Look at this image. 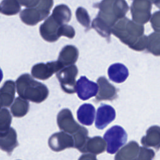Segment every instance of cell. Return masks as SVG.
<instances>
[{
	"label": "cell",
	"instance_id": "obj_1",
	"mask_svg": "<svg viewBox=\"0 0 160 160\" xmlns=\"http://www.w3.org/2000/svg\"><path fill=\"white\" fill-rule=\"evenodd\" d=\"M111 32L129 48L136 51L146 49L148 36L144 34L143 24H138L125 16L116 22Z\"/></svg>",
	"mask_w": 160,
	"mask_h": 160
},
{
	"label": "cell",
	"instance_id": "obj_2",
	"mask_svg": "<svg viewBox=\"0 0 160 160\" xmlns=\"http://www.w3.org/2000/svg\"><path fill=\"white\" fill-rule=\"evenodd\" d=\"M19 96L35 103L45 101L49 95V89L43 83L34 80L28 73L20 75L16 81Z\"/></svg>",
	"mask_w": 160,
	"mask_h": 160
},
{
	"label": "cell",
	"instance_id": "obj_3",
	"mask_svg": "<svg viewBox=\"0 0 160 160\" xmlns=\"http://www.w3.org/2000/svg\"><path fill=\"white\" fill-rule=\"evenodd\" d=\"M93 6L99 9L97 15L112 26L125 17L129 10V6L125 0H102Z\"/></svg>",
	"mask_w": 160,
	"mask_h": 160
},
{
	"label": "cell",
	"instance_id": "obj_4",
	"mask_svg": "<svg viewBox=\"0 0 160 160\" xmlns=\"http://www.w3.org/2000/svg\"><path fill=\"white\" fill-rule=\"evenodd\" d=\"M104 139L107 144V152L112 154L126 142L128 134L123 128L116 125L106 131Z\"/></svg>",
	"mask_w": 160,
	"mask_h": 160
},
{
	"label": "cell",
	"instance_id": "obj_5",
	"mask_svg": "<svg viewBox=\"0 0 160 160\" xmlns=\"http://www.w3.org/2000/svg\"><path fill=\"white\" fill-rule=\"evenodd\" d=\"M78 69L76 65L66 66L56 72L62 90L67 94H73L76 92V78Z\"/></svg>",
	"mask_w": 160,
	"mask_h": 160
},
{
	"label": "cell",
	"instance_id": "obj_6",
	"mask_svg": "<svg viewBox=\"0 0 160 160\" xmlns=\"http://www.w3.org/2000/svg\"><path fill=\"white\" fill-rule=\"evenodd\" d=\"M152 0H133L130 7L132 20L140 24L147 23L151 17Z\"/></svg>",
	"mask_w": 160,
	"mask_h": 160
},
{
	"label": "cell",
	"instance_id": "obj_7",
	"mask_svg": "<svg viewBox=\"0 0 160 160\" xmlns=\"http://www.w3.org/2000/svg\"><path fill=\"white\" fill-rule=\"evenodd\" d=\"M63 68L64 67L58 60L46 63L39 62L32 67L31 75L36 79L46 80Z\"/></svg>",
	"mask_w": 160,
	"mask_h": 160
},
{
	"label": "cell",
	"instance_id": "obj_8",
	"mask_svg": "<svg viewBox=\"0 0 160 160\" xmlns=\"http://www.w3.org/2000/svg\"><path fill=\"white\" fill-rule=\"evenodd\" d=\"M48 145L51 150L59 152L67 148H74V139L69 133L62 131L52 134L48 139Z\"/></svg>",
	"mask_w": 160,
	"mask_h": 160
},
{
	"label": "cell",
	"instance_id": "obj_9",
	"mask_svg": "<svg viewBox=\"0 0 160 160\" xmlns=\"http://www.w3.org/2000/svg\"><path fill=\"white\" fill-rule=\"evenodd\" d=\"M61 25L59 24L51 15L48 17L39 26V33L42 38L46 41L53 42L58 40L59 29Z\"/></svg>",
	"mask_w": 160,
	"mask_h": 160
},
{
	"label": "cell",
	"instance_id": "obj_10",
	"mask_svg": "<svg viewBox=\"0 0 160 160\" xmlns=\"http://www.w3.org/2000/svg\"><path fill=\"white\" fill-rule=\"evenodd\" d=\"M56 119L59 128L69 134H73L81 128L74 120L71 111L68 108L61 109L58 112Z\"/></svg>",
	"mask_w": 160,
	"mask_h": 160
},
{
	"label": "cell",
	"instance_id": "obj_11",
	"mask_svg": "<svg viewBox=\"0 0 160 160\" xmlns=\"http://www.w3.org/2000/svg\"><path fill=\"white\" fill-rule=\"evenodd\" d=\"M50 11L39 8H27L20 12L19 17L24 24L34 26L47 18Z\"/></svg>",
	"mask_w": 160,
	"mask_h": 160
},
{
	"label": "cell",
	"instance_id": "obj_12",
	"mask_svg": "<svg viewBox=\"0 0 160 160\" xmlns=\"http://www.w3.org/2000/svg\"><path fill=\"white\" fill-rule=\"evenodd\" d=\"M98 92L96 96V102L101 101H112L118 98V89L111 84L104 76L97 79Z\"/></svg>",
	"mask_w": 160,
	"mask_h": 160
},
{
	"label": "cell",
	"instance_id": "obj_13",
	"mask_svg": "<svg viewBox=\"0 0 160 160\" xmlns=\"http://www.w3.org/2000/svg\"><path fill=\"white\" fill-rule=\"evenodd\" d=\"M98 85L89 80L86 76H81L76 82V92L79 98L85 101L98 94Z\"/></svg>",
	"mask_w": 160,
	"mask_h": 160
},
{
	"label": "cell",
	"instance_id": "obj_14",
	"mask_svg": "<svg viewBox=\"0 0 160 160\" xmlns=\"http://www.w3.org/2000/svg\"><path fill=\"white\" fill-rule=\"evenodd\" d=\"M116 111L110 105L102 104L97 109L95 126L98 129H103L114 120Z\"/></svg>",
	"mask_w": 160,
	"mask_h": 160
},
{
	"label": "cell",
	"instance_id": "obj_15",
	"mask_svg": "<svg viewBox=\"0 0 160 160\" xmlns=\"http://www.w3.org/2000/svg\"><path fill=\"white\" fill-rule=\"evenodd\" d=\"M18 144L17 133L13 128L10 127L9 129L5 131H1L0 147L2 151L10 155Z\"/></svg>",
	"mask_w": 160,
	"mask_h": 160
},
{
	"label": "cell",
	"instance_id": "obj_16",
	"mask_svg": "<svg viewBox=\"0 0 160 160\" xmlns=\"http://www.w3.org/2000/svg\"><path fill=\"white\" fill-rule=\"evenodd\" d=\"M141 142L143 146L158 151L160 149V126L154 125L149 127L146 135L142 137Z\"/></svg>",
	"mask_w": 160,
	"mask_h": 160
},
{
	"label": "cell",
	"instance_id": "obj_17",
	"mask_svg": "<svg viewBox=\"0 0 160 160\" xmlns=\"http://www.w3.org/2000/svg\"><path fill=\"white\" fill-rule=\"evenodd\" d=\"M16 84L11 79L6 81L1 88V108L10 107L14 100Z\"/></svg>",
	"mask_w": 160,
	"mask_h": 160
},
{
	"label": "cell",
	"instance_id": "obj_18",
	"mask_svg": "<svg viewBox=\"0 0 160 160\" xmlns=\"http://www.w3.org/2000/svg\"><path fill=\"white\" fill-rule=\"evenodd\" d=\"M140 146L139 144L134 141H131L126 145L123 146L116 153L114 159L116 160H131L138 159V156L140 152Z\"/></svg>",
	"mask_w": 160,
	"mask_h": 160
},
{
	"label": "cell",
	"instance_id": "obj_19",
	"mask_svg": "<svg viewBox=\"0 0 160 160\" xmlns=\"http://www.w3.org/2000/svg\"><path fill=\"white\" fill-rule=\"evenodd\" d=\"M79 56L78 48L73 45H66L61 50L58 61L64 66L72 65L77 61Z\"/></svg>",
	"mask_w": 160,
	"mask_h": 160
},
{
	"label": "cell",
	"instance_id": "obj_20",
	"mask_svg": "<svg viewBox=\"0 0 160 160\" xmlns=\"http://www.w3.org/2000/svg\"><path fill=\"white\" fill-rule=\"evenodd\" d=\"M108 74L112 81L116 83H122L128 78L129 71L123 64L115 63L108 68Z\"/></svg>",
	"mask_w": 160,
	"mask_h": 160
},
{
	"label": "cell",
	"instance_id": "obj_21",
	"mask_svg": "<svg viewBox=\"0 0 160 160\" xmlns=\"http://www.w3.org/2000/svg\"><path fill=\"white\" fill-rule=\"evenodd\" d=\"M95 117V108L92 104H82L77 111V118L81 124L85 126L92 124Z\"/></svg>",
	"mask_w": 160,
	"mask_h": 160
},
{
	"label": "cell",
	"instance_id": "obj_22",
	"mask_svg": "<svg viewBox=\"0 0 160 160\" xmlns=\"http://www.w3.org/2000/svg\"><path fill=\"white\" fill-rule=\"evenodd\" d=\"M107 149V144L104 139L101 136L89 138L86 144L83 153L99 154L105 151Z\"/></svg>",
	"mask_w": 160,
	"mask_h": 160
},
{
	"label": "cell",
	"instance_id": "obj_23",
	"mask_svg": "<svg viewBox=\"0 0 160 160\" xmlns=\"http://www.w3.org/2000/svg\"><path fill=\"white\" fill-rule=\"evenodd\" d=\"M52 16L61 25L68 23L71 19V11L66 4L56 6L52 12Z\"/></svg>",
	"mask_w": 160,
	"mask_h": 160
},
{
	"label": "cell",
	"instance_id": "obj_24",
	"mask_svg": "<svg viewBox=\"0 0 160 160\" xmlns=\"http://www.w3.org/2000/svg\"><path fill=\"white\" fill-rule=\"evenodd\" d=\"M29 109V104L27 99L20 96L17 97L11 106V112L14 117L22 118L27 114Z\"/></svg>",
	"mask_w": 160,
	"mask_h": 160
},
{
	"label": "cell",
	"instance_id": "obj_25",
	"mask_svg": "<svg viewBox=\"0 0 160 160\" xmlns=\"http://www.w3.org/2000/svg\"><path fill=\"white\" fill-rule=\"evenodd\" d=\"M91 28L102 37L106 38L109 42L111 34L112 33V26L98 16H96L92 21Z\"/></svg>",
	"mask_w": 160,
	"mask_h": 160
},
{
	"label": "cell",
	"instance_id": "obj_26",
	"mask_svg": "<svg viewBox=\"0 0 160 160\" xmlns=\"http://www.w3.org/2000/svg\"><path fill=\"white\" fill-rule=\"evenodd\" d=\"M72 137L74 139V148L78 149L81 152L83 153L86 144L89 138L88 129L83 126H81V128L72 134Z\"/></svg>",
	"mask_w": 160,
	"mask_h": 160
},
{
	"label": "cell",
	"instance_id": "obj_27",
	"mask_svg": "<svg viewBox=\"0 0 160 160\" xmlns=\"http://www.w3.org/2000/svg\"><path fill=\"white\" fill-rule=\"evenodd\" d=\"M21 11V4L19 0H2L1 12L6 16L17 14Z\"/></svg>",
	"mask_w": 160,
	"mask_h": 160
},
{
	"label": "cell",
	"instance_id": "obj_28",
	"mask_svg": "<svg viewBox=\"0 0 160 160\" xmlns=\"http://www.w3.org/2000/svg\"><path fill=\"white\" fill-rule=\"evenodd\" d=\"M147 51L156 56H160V32H154L148 36Z\"/></svg>",
	"mask_w": 160,
	"mask_h": 160
},
{
	"label": "cell",
	"instance_id": "obj_29",
	"mask_svg": "<svg viewBox=\"0 0 160 160\" xmlns=\"http://www.w3.org/2000/svg\"><path fill=\"white\" fill-rule=\"evenodd\" d=\"M76 17L77 21L84 28L86 31L90 28L91 18L86 9L82 7H79L76 11Z\"/></svg>",
	"mask_w": 160,
	"mask_h": 160
},
{
	"label": "cell",
	"instance_id": "obj_30",
	"mask_svg": "<svg viewBox=\"0 0 160 160\" xmlns=\"http://www.w3.org/2000/svg\"><path fill=\"white\" fill-rule=\"evenodd\" d=\"M12 122V116L9 110L2 108L0 112V131H5L10 128Z\"/></svg>",
	"mask_w": 160,
	"mask_h": 160
},
{
	"label": "cell",
	"instance_id": "obj_31",
	"mask_svg": "<svg viewBox=\"0 0 160 160\" xmlns=\"http://www.w3.org/2000/svg\"><path fill=\"white\" fill-rule=\"evenodd\" d=\"M76 32L72 26L64 24L60 26L59 29V36H66L69 39H72L75 36Z\"/></svg>",
	"mask_w": 160,
	"mask_h": 160
},
{
	"label": "cell",
	"instance_id": "obj_32",
	"mask_svg": "<svg viewBox=\"0 0 160 160\" xmlns=\"http://www.w3.org/2000/svg\"><path fill=\"white\" fill-rule=\"evenodd\" d=\"M154 151L147 147L142 146L140 148V152L138 156V159H152L154 158Z\"/></svg>",
	"mask_w": 160,
	"mask_h": 160
},
{
	"label": "cell",
	"instance_id": "obj_33",
	"mask_svg": "<svg viewBox=\"0 0 160 160\" xmlns=\"http://www.w3.org/2000/svg\"><path fill=\"white\" fill-rule=\"evenodd\" d=\"M150 22L154 31L160 32V10L154 12L151 15Z\"/></svg>",
	"mask_w": 160,
	"mask_h": 160
},
{
	"label": "cell",
	"instance_id": "obj_34",
	"mask_svg": "<svg viewBox=\"0 0 160 160\" xmlns=\"http://www.w3.org/2000/svg\"><path fill=\"white\" fill-rule=\"evenodd\" d=\"M21 6L26 8H36L39 6L42 0H19Z\"/></svg>",
	"mask_w": 160,
	"mask_h": 160
},
{
	"label": "cell",
	"instance_id": "obj_35",
	"mask_svg": "<svg viewBox=\"0 0 160 160\" xmlns=\"http://www.w3.org/2000/svg\"><path fill=\"white\" fill-rule=\"evenodd\" d=\"M152 3L160 9V0H152Z\"/></svg>",
	"mask_w": 160,
	"mask_h": 160
}]
</instances>
